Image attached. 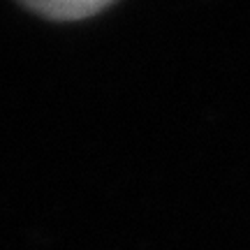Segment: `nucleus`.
<instances>
[{
	"instance_id": "f257e3e1",
	"label": "nucleus",
	"mask_w": 250,
	"mask_h": 250,
	"mask_svg": "<svg viewBox=\"0 0 250 250\" xmlns=\"http://www.w3.org/2000/svg\"><path fill=\"white\" fill-rule=\"evenodd\" d=\"M51 21H81L114 7V0H42V2H21Z\"/></svg>"
}]
</instances>
